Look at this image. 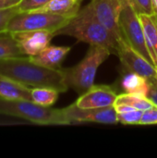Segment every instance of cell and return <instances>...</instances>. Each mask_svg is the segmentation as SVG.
Instances as JSON below:
<instances>
[{"label": "cell", "mask_w": 157, "mask_h": 158, "mask_svg": "<svg viewBox=\"0 0 157 158\" xmlns=\"http://www.w3.org/2000/svg\"><path fill=\"white\" fill-rule=\"evenodd\" d=\"M0 75L31 89L47 87L64 93L69 88L65 69L38 65L32 62L29 56L0 59Z\"/></svg>", "instance_id": "6da1fadb"}, {"label": "cell", "mask_w": 157, "mask_h": 158, "mask_svg": "<svg viewBox=\"0 0 157 158\" xmlns=\"http://www.w3.org/2000/svg\"><path fill=\"white\" fill-rule=\"evenodd\" d=\"M55 34L69 35L90 45H99L113 54L117 53L118 39L99 21L91 4L80 8L76 15Z\"/></svg>", "instance_id": "7a4b0ae2"}, {"label": "cell", "mask_w": 157, "mask_h": 158, "mask_svg": "<svg viewBox=\"0 0 157 158\" xmlns=\"http://www.w3.org/2000/svg\"><path fill=\"white\" fill-rule=\"evenodd\" d=\"M0 114L26 119L39 125H69L63 108L55 109L38 105L31 100L0 97Z\"/></svg>", "instance_id": "3957f363"}, {"label": "cell", "mask_w": 157, "mask_h": 158, "mask_svg": "<svg viewBox=\"0 0 157 158\" xmlns=\"http://www.w3.org/2000/svg\"><path fill=\"white\" fill-rule=\"evenodd\" d=\"M111 54L105 47L91 45L86 56L79 64L73 68L65 69L68 87L72 88L79 94L87 92L93 86L98 68Z\"/></svg>", "instance_id": "277c9868"}, {"label": "cell", "mask_w": 157, "mask_h": 158, "mask_svg": "<svg viewBox=\"0 0 157 158\" xmlns=\"http://www.w3.org/2000/svg\"><path fill=\"white\" fill-rule=\"evenodd\" d=\"M73 16L53 14L43 11L19 12L8 22L7 31L16 32L21 31H50L56 33L65 26ZM56 36V34H55Z\"/></svg>", "instance_id": "5b68a950"}, {"label": "cell", "mask_w": 157, "mask_h": 158, "mask_svg": "<svg viewBox=\"0 0 157 158\" xmlns=\"http://www.w3.org/2000/svg\"><path fill=\"white\" fill-rule=\"evenodd\" d=\"M118 26L120 36L123 37L133 49L154 64L147 48L142 21L139 15L130 6L128 1L120 13Z\"/></svg>", "instance_id": "8992f818"}, {"label": "cell", "mask_w": 157, "mask_h": 158, "mask_svg": "<svg viewBox=\"0 0 157 158\" xmlns=\"http://www.w3.org/2000/svg\"><path fill=\"white\" fill-rule=\"evenodd\" d=\"M116 55H118L127 70L138 73L146 79H155L156 77L157 69L154 64L133 49L121 36L118 39Z\"/></svg>", "instance_id": "52a82bcc"}, {"label": "cell", "mask_w": 157, "mask_h": 158, "mask_svg": "<svg viewBox=\"0 0 157 158\" xmlns=\"http://www.w3.org/2000/svg\"><path fill=\"white\" fill-rule=\"evenodd\" d=\"M66 117L72 123L95 122L101 124H118V113L114 106L101 108H81L75 105H70L63 108Z\"/></svg>", "instance_id": "ba28073f"}, {"label": "cell", "mask_w": 157, "mask_h": 158, "mask_svg": "<svg viewBox=\"0 0 157 158\" xmlns=\"http://www.w3.org/2000/svg\"><path fill=\"white\" fill-rule=\"evenodd\" d=\"M126 3L127 0H92L90 3L96 18L117 39L120 37L118 20Z\"/></svg>", "instance_id": "9c48e42d"}, {"label": "cell", "mask_w": 157, "mask_h": 158, "mask_svg": "<svg viewBox=\"0 0 157 158\" xmlns=\"http://www.w3.org/2000/svg\"><path fill=\"white\" fill-rule=\"evenodd\" d=\"M24 56H32L49 45L55 33L50 31H21L11 32Z\"/></svg>", "instance_id": "30bf717a"}, {"label": "cell", "mask_w": 157, "mask_h": 158, "mask_svg": "<svg viewBox=\"0 0 157 158\" xmlns=\"http://www.w3.org/2000/svg\"><path fill=\"white\" fill-rule=\"evenodd\" d=\"M118 94L108 85H93L87 92L81 94L75 105L81 108H101L115 105Z\"/></svg>", "instance_id": "8fae6325"}, {"label": "cell", "mask_w": 157, "mask_h": 158, "mask_svg": "<svg viewBox=\"0 0 157 158\" xmlns=\"http://www.w3.org/2000/svg\"><path fill=\"white\" fill-rule=\"evenodd\" d=\"M69 51V46L48 45L37 55L29 57L32 62L38 65L51 69H57V67L61 65Z\"/></svg>", "instance_id": "7c38bea8"}, {"label": "cell", "mask_w": 157, "mask_h": 158, "mask_svg": "<svg viewBox=\"0 0 157 158\" xmlns=\"http://www.w3.org/2000/svg\"><path fill=\"white\" fill-rule=\"evenodd\" d=\"M142 21L145 41L154 66L157 69V14L139 15Z\"/></svg>", "instance_id": "4fadbf2b"}, {"label": "cell", "mask_w": 157, "mask_h": 158, "mask_svg": "<svg viewBox=\"0 0 157 158\" xmlns=\"http://www.w3.org/2000/svg\"><path fill=\"white\" fill-rule=\"evenodd\" d=\"M31 88L0 75V97L5 99L31 100Z\"/></svg>", "instance_id": "5bb4252c"}, {"label": "cell", "mask_w": 157, "mask_h": 158, "mask_svg": "<svg viewBox=\"0 0 157 158\" xmlns=\"http://www.w3.org/2000/svg\"><path fill=\"white\" fill-rule=\"evenodd\" d=\"M121 86L126 93L135 94L145 97H147L151 88L148 79L138 73L129 70L121 79Z\"/></svg>", "instance_id": "9a60e30c"}, {"label": "cell", "mask_w": 157, "mask_h": 158, "mask_svg": "<svg viewBox=\"0 0 157 158\" xmlns=\"http://www.w3.org/2000/svg\"><path fill=\"white\" fill-rule=\"evenodd\" d=\"M81 1L82 0H50L46 5L34 11L75 16L81 8Z\"/></svg>", "instance_id": "2e32d148"}, {"label": "cell", "mask_w": 157, "mask_h": 158, "mask_svg": "<svg viewBox=\"0 0 157 158\" xmlns=\"http://www.w3.org/2000/svg\"><path fill=\"white\" fill-rule=\"evenodd\" d=\"M24 56L11 32L0 33V59Z\"/></svg>", "instance_id": "e0dca14e"}, {"label": "cell", "mask_w": 157, "mask_h": 158, "mask_svg": "<svg viewBox=\"0 0 157 158\" xmlns=\"http://www.w3.org/2000/svg\"><path fill=\"white\" fill-rule=\"evenodd\" d=\"M121 104L130 106L135 109L143 110V111H145L155 106V104L147 97L135 94H129V93H125L118 95L114 106L121 105Z\"/></svg>", "instance_id": "ac0fdd59"}, {"label": "cell", "mask_w": 157, "mask_h": 158, "mask_svg": "<svg viewBox=\"0 0 157 158\" xmlns=\"http://www.w3.org/2000/svg\"><path fill=\"white\" fill-rule=\"evenodd\" d=\"M58 94L59 92L53 88H32L31 92V101L43 106H51L56 102Z\"/></svg>", "instance_id": "d6986e66"}, {"label": "cell", "mask_w": 157, "mask_h": 158, "mask_svg": "<svg viewBox=\"0 0 157 158\" xmlns=\"http://www.w3.org/2000/svg\"><path fill=\"white\" fill-rule=\"evenodd\" d=\"M133 10L138 14L154 15L156 14L154 0H127Z\"/></svg>", "instance_id": "ffe728a7"}, {"label": "cell", "mask_w": 157, "mask_h": 158, "mask_svg": "<svg viewBox=\"0 0 157 158\" xmlns=\"http://www.w3.org/2000/svg\"><path fill=\"white\" fill-rule=\"evenodd\" d=\"M143 115V111L138 109L125 113H118V120L119 123L125 125H138L141 124Z\"/></svg>", "instance_id": "44dd1931"}, {"label": "cell", "mask_w": 157, "mask_h": 158, "mask_svg": "<svg viewBox=\"0 0 157 158\" xmlns=\"http://www.w3.org/2000/svg\"><path fill=\"white\" fill-rule=\"evenodd\" d=\"M19 10L18 6H13L10 8H6L0 10V33L7 31V25L12 17H14Z\"/></svg>", "instance_id": "7402d4cb"}, {"label": "cell", "mask_w": 157, "mask_h": 158, "mask_svg": "<svg viewBox=\"0 0 157 158\" xmlns=\"http://www.w3.org/2000/svg\"><path fill=\"white\" fill-rule=\"evenodd\" d=\"M49 1L50 0H20L17 6L19 12L34 11L46 5Z\"/></svg>", "instance_id": "603a6c76"}, {"label": "cell", "mask_w": 157, "mask_h": 158, "mask_svg": "<svg viewBox=\"0 0 157 158\" xmlns=\"http://www.w3.org/2000/svg\"><path fill=\"white\" fill-rule=\"evenodd\" d=\"M157 124V106L143 111V115L141 120V125H153Z\"/></svg>", "instance_id": "cb8c5ba5"}, {"label": "cell", "mask_w": 157, "mask_h": 158, "mask_svg": "<svg viewBox=\"0 0 157 158\" xmlns=\"http://www.w3.org/2000/svg\"><path fill=\"white\" fill-rule=\"evenodd\" d=\"M155 79H148L150 81V84H151V88H150V92L147 95V98L149 100H151L155 106H157V84Z\"/></svg>", "instance_id": "d4e9b609"}, {"label": "cell", "mask_w": 157, "mask_h": 158, "mask_svg": "<svg viewBox=\"0 0 157 158\" xmlns=\"http://www.w3.org/2000/svg\"><path fill=\"white\" fill-rule=\"evenodd\" d=\"M20 0H0V10L16 6Z\"/></svg>", "instance_id": "484cf974"}, {"label": "cell", "mask_w": 157, "mask_h": 158, "mask_svg": "<svg viewBox=\"0 0 157 158\" xmlns=\"http://www.w3.org/2000/svg\"><path fill=\"white\" fill-rule=\"evenodd\" d=\"M155 2V9H156V14H157V0H154Z\"/></svg>", "instance_id": "4316f807"}, {"label": "cell", "mask_w": 157, "mask_h": 158, "mask_svg": "<svg viewBox=\"0 0 157 158\" xmlns=\"http://www.w3.org/2000/svg\"><path fill=\"white\" fill-rule=\"evenodd\" d=\"M155 82H156V84H157V75H156V77H155Z\"/></svg>", "instance_id": "83f0119b"}]
</instances>
